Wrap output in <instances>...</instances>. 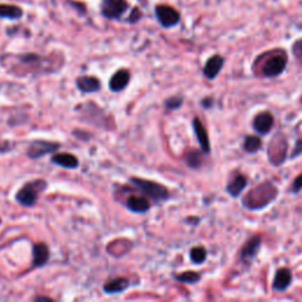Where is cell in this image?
Here are the masks:
<instances>
[{
  "label": "cell",
  "mask_w": 302,
  "mask_h": 302,
  "mask_svg": "<svg viewBox=\"0 0 302 302\" xmlns=\"http://www.w3.org/2000/svg\"><path fill=\"white\" fill-rule=\"evenodd\" d=\"M274 126V117L270 112H261L254 118V129L260 134H267Z\"/></svg>",
  "instance_id": "obj_9"
},
{
  "label": "cell",
  "mask_w": 302,
  "mask_h": 302,
  "mask_svg": "<svg viewBox=\"0 0 302 302\" xmlns=\"http://www.w3.org/2000/svg\"><path fill=\"white\" fill-rule=\"evenodd\" d=\"M52 162L68 169H76L80 166V160L72 154H57L52 157Z\"/></svg>",
  "instance_id": "obj_16"
},
{
  "label": "cell",
  "mask_w": 302,
  "mask_h": 302,
  "mask_svg": "<svg viewBox=\"0 0 302 302\" xmlns=\"http://www.w3.org/2000/svg\"><path fill=\"white\" fill-rule=\"evenodd\" d=\"M287 65V57L282 54H275L266 60L262 66V74L266 77H276L284 71Z\"/></svg>",
  "instance_id": "obj_5"
},
{
  "label": "cell",
  "mask_w": 302,
  "mask_h": 302,
  "mask_svg": "<svg viewBox=\"0 0 302 302\" xmlns=\"http://www.w3.org/2000/svg\"><path fill=\"white\" fill-rule=\"evenodd\" d=\"M131 182L138 188L140 192L146 194V196L154 198V200H166L169 198V192L166 186H163L160 183L152 182V180H148L143 178H137V177H132Z\"/></svg>",
  "instance_id": "obj_3"
},
{
  "label": "cell",
  "mask_w": 302,
  "mask_h": 302,
  "mask_svg": "<svg viewBox=\"0 0 302 302\" xmlns=\"http://www.w3.org/2000/svg\"><path fill=\"white\" fill-rule=\"evenodd\" d=\"M276 195V186L272 184L270 182H264L248 192V195L244 200V204L248 209H262L272 201H274Z\"/></svg>",
  "instance_id": "obj_1"
},
{
  "label": "cell",
  "mask_w": 302,
  "mask_h": 302,
  "mask_svg": "<svg viewBox=\"0 0 302 302\" xmlns=\"http://www.w3.org/2000/svg\"><path fill=\"white\" fill-rule=\"evenodd\" d=\"M295 51H296V54L302 57V40H298L296 44H295Z\"/></svg>",
  "instance_id": "obj_30"
},
{
  "label": "cell",
  "mask_w": 302,
  "mask_h": 302,
  "mask_svg": "<svg viewBox=\"0 0 302 302\" xmlns=\"http://www.w3.org/2000/svg\"><path fill=\"white\" fill-rule=\"evenodd\" d=\"M128 208L134 212H146L150 208V202L146 198L140 196H131L126 202Z\"/></svg>",
  "instance_id": "obj_19"
},
{
  "label": "cell",
  "mask_w": 302,
  "mask_h": 302,
  "mask_svg": "<svg viewBox=\"0 0 302 302\" xmlns=\"http://www.w3.org/2000/svg\"><path fill=\"white\" fill-rule=\"evenodd\" d=\"M261 247V238L258 236H252L250 240L246 242L241 250V258L244 261H250L258 254Z\"/></svg>",
  "instance_id": "obj_14"
},
{
  "label": "cell",
  "mask_w": 302,
  "mask_h": 302,
  "mask_svg": "<svg viewBox=\"0 0 302 302\" xmlns=\"http://www.w3.org/2000/svg\"><path fill=\"white\" fill-rule=\"evenodd\" d=\"M50 252L45 244H37L34 247V267H42L48 261Z\"/></svg>",
  "instance_id": "obj_17"
},
{
  "label": "cell",
  "mask_w": 302,
  "mask_h": 302,
  "mask_svg": "<svg viewBox=\"0 0 302 302\" xmlns=\"http://www.w3.org/2000/svg\"><path fill=\"white\" fill-rule=\"evenodd\" d=\"M301 154H302V140H298V142L295 143L294 150H293V152H292L290 157L292 158H295V157L301 155Z\"/></svg>",
  "instance_id": "obj_28"
},
{
  "label": "cell",
  "mask_w": 302,
  "mask_h": 302,
  "mask_svg": "<svg viewBox=\"0 0 302 302\" xmlns=\"http://www.w3.org/2000/svg\"><path fill=\"white\" fill-rule=\"evenodd\" d=\"M292 272L287 268L278 269L275 274L274 281H273V288L278 292H284L290 287L292 284Z\"/></svg>",
  "instance_id": "obj_13"
},
{
  "label": "cell",
  "mask_w": 302,
  "mask_h": 302,
  "mask_svg": "<svg viewBox=\"0 0 302 302\" xmlns=\"http://www.w3.org/2000/svg\"><path fill=\"white\" fill-rule=\"evenodd\" d=\"M261 146H262L261 140L258 138V137H255V136H247V137H246L244 143V150L247 151V152L254 154V152H256V151H258V149H260Z\"/></svg>",
  "instance_id": "obj_22"
},
{
  "label": "cell",
  "mask_w": 302,
  "mask_h": 302,
  "mask_svg": "<svg viewBox=\"0 0 302 302\" xmlns=\"http://www.w3.org/2000/svg\"><path fill=\"white\" fill-rule=\"evenodd\" d=\"M45 188H46V182L44 180H32L19 189V192L16 194V200L22 206H32L37 202L39 194L44 192Z\"/></svg>",
  "instance_id": "obj_2"
},
{
  "label": "cell",
  "mask_w": 302,
  "mask_h": 302,
  "mask_svg": "<svg viewBox=\"0 0 302 302\" xmlns=\"http://www.w3.org/2000/svg\"><path fill=\"white\" fill-rule=\"evenodd\" d=\"M175 278L177 281L182 282V284H194L201 280V274L195 273V272H186V273L176 275Z\"/></svg>",
  "instance_id": "obj_23"
},
{
  "label": "cell",
  "mask_w": 302,
  "mask_h": 302,
  "mask_svg": "<svg viewBox=\"0 0 302 302\" xmlns=\"http://www.w3.org/2000/svg\"><path fill=\"white\" fill-rule=\"evenodd\" d=\"M22 10L16 5L0 4V18L19 19L22 17Z\"/></svg>",
  "instance_id": "obj_21"
},
{
  "label": "cell",
  "mask_w": 302,
  "mask_h": 302,
  "mask_svg": "<svg viewBox=\"0 0 302 302\" xmlns=\"http://www.w3.org/2000/svg\"><path fill=\"white\" fill-rule=\"evenodd\" d=\"M183 98L182 97H172L169 98V100H166V106L168 108V109H178V108L182 105Z\"/></svg>",
  "instance_id": "obj_26"
},
{
  "label": "cell",
  "mask_w": 302,
  "mask_h": 302,
  "mask_svg": "<svg viewBox=\"0 0 302 302\" xmlns=\"http://www.w3.org/2000/svg\"><path fill=\"white\" fill-rule=\"evenodd\" d=\"M77 88L84 94L97 92L98 90H100V82L94 77L84 76L77 80Z\"/></svg>",
  "instance_id": "obj_15"
},
{
  "label": "cell",
  "mask_w": 302,
  "mask_h": 302,
  "mask_svg": "<svg viewBox=\"0 0 302 302\" xmlns=\"http://www.w3.org/2000/svg\"><path fill=\"white\" fill-rule=\"evenodd\" d=\"M300 190H302V174L294 180L293 186H292V192H298Z\"/></svg>",
  "instance_id": "obj_27"
},
{
  "label": "cell",
  "mask_w": 302,
  "mask_h": 302,
  "mask_svg": "<svg viewBox=\"0 0 302 302\" xmlns=\"http://www.w3.org/2000/svg\"><path fill=\"white\" fill-rule=\"evenodd\" d=\"M130 82V74L126 70H120L114 74L109 82V88L114 92H120L128 86Z\"/></svg>",
  "instance_id": "obj_12"
},
{
  "label": "cell",
  "mask_w": 302,
  "mask_h": 302,
  "mask_svg": "<svg viewBox=\"0 0 302 302\" xmlns=\"http://www.w3.org/2000/svg\"><path fill=\"white\" fill-rule=\"evenodd\" d=\"M247 186V178L241 174H238L234 178H232L230 182L226 186V192H229V195L232 198H238V196L244 192V189Z\"/></svg>",
  "instance_id": "obj_18"
},
{
  "label": "cell",
  "mask_w": 302,
  "mask_h": 302,
  "mask_svg": "<svg viewBox=\"0 0 302 302\" xmlns=\"http://www.w3.org/2000/svg\"><path fill=\"white\" fill-rule=\"evenodd\" d=\"M57 149H59V144L56 143H50L46 140H34L31 143L28 150V156L30 158H40V157L48 155V154L54 152Z\"/></svg>",
  "instance_id": "obj_8"
},
{
  "label": "cell",
  "mask_w": 302,
  "mask_h": 302,
  "mask_svg": "<svg viewBox=\"0 0 302 302\" xmlns=\"http://www.w3.org/2000/svg\"><path fill=\"white\" fill-rule=\"evenodd\" d=\"M268 155L272 163L275 166H278L282 162H284L286 152H287V140L284 136L280 134V140H278V136L272 140L270 146L268 149Z\"/></svg>",
  "instance_id": "obj_6"
},
{
  "label": "cell",
  "mask_w": 302,
  "mask_h": 302,
  "mask_svg": "<svg viewBox=\"0 0 302 302\" xmlns=\"http://www.w3.org/2000/svg\"><path fill=\"white\" fill-rule=\"evenodd\" d=\"M128 2L126 0H103L102 13L109 19H117L126 11Z\"/></svg>",
  "instance_id": "obj_7"
},
{
  "label": "cell",
  "mask_w": 302,
  "mask_h": 302,
  "mask_svg": "<svg viewBox=\"0 0 302 302\" xmlns=\"http://www.w3.org/2000/svg\"><path fill=\"white\" fill-rule=\"evenodd\" d=\"M140 10H138V8H134V11H132V14H131V17L129 18V22H137V20H138V19H140Z\"/></svg>",
  "instance_id": "obj_29"
},
{
  "label": "cell",
  "mask_w": 302,
  "mask_h": 302,
  "mask_svg": "<svg viewBox=\"0 0 302 302\" xmlns=\"http://www.w3.org/2000/svg\"><path fill=\"white\" fill-rule=\"evenodd\" d=\"M128 287H129V281H128L126 278H114V280L108 281L106 284H104L103 290L109 294H114L126 290Z\"/></svg>",
  "instance_id": "obj_20"
},
{
  "label": "cell",
  "mask_w": 302,
  "mask_h": 302,
  "mask_svg": "<svg viewBox=\"0 0 302 302\" xmlns=\"http://www.w3.org/2000/svg\"><path fill=\"white\" fill-rule=\"evenodd\" d=\"M190 258L194 264H201L206 258V250L203 247H195L190 250Z\"/></svg>",
  "instance_id": "obj_25"
},
{
  "label": "cell",
  "mask_w": 302,
  "mask_h": 302,
  "mask_svg": "<svg viewBox=\"0 0 302 302\" xmlns=\"http://www.w3.org/2000/svg\"><path fill=\"white\" fill-rule=\"evenodd\" d=\"M186 164H188L190 168L198 169L201 166V163H202L201 154H200L198 150L189 151L186 156Z\"/></svg>",
  "instance_id": "obj_24"
},
{
  "label": "cell",
  "mask_w": 302,
  "mask_h": 302,
  "mask_svg": "<svg viewBox=\"0 0 302 302\" xmlns=\"http://www.w3.org/2000/svg\"><path fill=\"white\" fill-rule=\"evenodd\" d=\"M192 128H194V131H195L196 137H198V140L200 146H201L202 151H203V152H206V154H209L210 149H212V148H210L209 136H208V132H206V128L203 126V124H202L200 118L196 117L195 120H194Z\"/></svg>",
  "instance_id": "obj_10"
},
{
  "label": "cell",
  "mask_w": 302,
  "mask_h": 302,
  "mask_svg": "<svg viewBox=\"0 0 302 302\" xmlns=\"http://www.w3.org/2000/svg\"><path fill=\"white\" fill-rule=\"evenodd\" d=\"M157 20L163 28H172L178 24L180 13L168 5H158L155 10Z\"/></svg>",
  "instance_id": "obj_4"
},
{
  "label": "cell",
  "mask_w": 302,
  "mask_h": 302,
  "mask_svg": "<svg viewBox=\"0 0 302 302\" xmlns=\"http://www.w3.org/2000/svg\"><path fill=\"white\" fill-rule=\"evenodd\" d=\"M223 63H224V59L221 56H212L206 63V66L203 68V74H204L208 80H215L220 74V71L222 70Z\"/></svg>",
  "instance_id": "obj_11"
}]
</instances>
